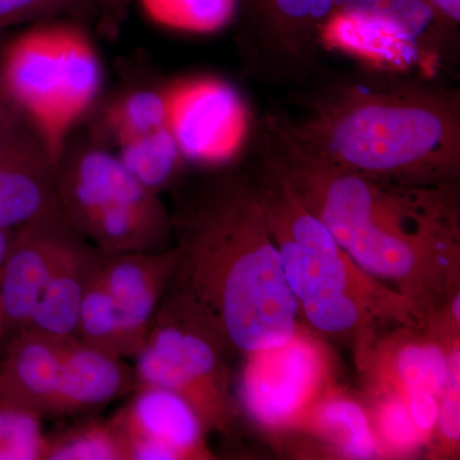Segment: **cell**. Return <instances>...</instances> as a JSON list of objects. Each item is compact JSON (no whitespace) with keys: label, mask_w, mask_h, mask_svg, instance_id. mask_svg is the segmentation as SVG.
<instances>
[{"label":"cell","mask_w":460,"mask_h":460,"mask_svg":"<svg viewBox=\"0 0 460 460\" xmlns=\"http://www.w3.org/2000/svg\"><path fill=\"white\" fill-rule=\"evenodd\" d=\"M41 416L0 401V460H44Z\"/></svg>","instance_id":"30"},{"label":"cell","mask_w":460,"mask_h":460,"mask_svg":"<svg viewBox=\"0 0 460 460\" xmlns=\"http://www.w3.org/2000/svg\"><path fill=\"white\" fill-rule=\"evenodd\" d=\"M58 211L56 165L39 144L0 175V229L16 232Z\"/></svg>","instance_id":"20"},{"label":"cell","mask_w":460,"mask_h":460,"mask_svg":"<svg viewBox=\"0 0 460 460\" xmlns=\"http://www.w3.org/2000/svg\"><path fill=\"white\" fill-rule=\"evenodd\" d=\"M168 126L164 86L135 87L109 100L93 123V138L109 148Z\"/></svg>","instance_id":"22"},{"label":"cell","mask_w":460,"mask_h":460,"mask_svg":"<svg viewBox=\"0 0 460 460\" xmlns=\"http://www.w3.org/2000/svg\"><path fill=\"white\" fill-rule=\"evenodd\" d=\"M332 11L375 21L393 30L419 54L422 66L444 65L456 54V27L426 0H332Z\"/></svg>","instance_id":"17"},{"label":"cell","mask_w":460,"mask_h":460,"mask_svg":"<svg viewBox=\"0 0 460 460\" xmlns=\"http://www.w3.org/2000/svg\"><path fill=\"white\" fill-rule=\"evenodd\" d=\"M323 47H332L362 58L376 69L407 72L422 66L419 54L393 30L367 18L332 11L323 36Z\"/></svg>","instance_id":"21"},{"label":"cell","mask_w":460,"mask_h":460,"mask_svg":"<svg viewBox=\"0 0 460 460\" xmlns=\"http://www.w3.org/2000/svg\"><path fill=\"white\" fill-rule=\"evenodd\" d=\"M244 358L241 407L268 434H292L335 385L332 350L305 323L284 343Z\"/></svg>","instance_id":"8"},{"label":"cell","mask_w":460,"mask_h":460,"mask_svg":"<svg viewBox=\"0 0 460 460\" xmlns=\"http://www.w3.org/2000/svg\"><path fill=\"white\" fill-rule=\"evenodd\" d=\"M100 266L84 292L78 317L77 339L89 347L126 358L119 320L111 296L100 279Z\"/></svg>","instance_id":"28"},{"label":"cell","mask_w":460,"mask_h":460,"mask_svg":"<svg viewBox=\"0 0 460 460\" xmlns=\"http://www.w3.org/2000/svg\"><path fill=\"white\" fill-rule=\"evenodd\" d=\"M172 202L177 263L165 293L208 323L230 354L292 338L302 320L246 163L178 183Z\"/></svg>","instance_id":"2"},{"label":"cell","mask_w":460,"mask_h":460,"mask_svg":"<svg viewBox=\"0 0 460 460\" xmlns=\"http://www.w3.org/2000/svg\"><path fill=\"white\" fill-rule=\"evenodd\" d=\"M5 332L4 317H3L2 305H0V338Z\"/></svg>","instance_id":"36"},{"label":"cell","mask_w":460,"mask_h":460,"mask_svg":"<svg viewBox=\"0 0 460 460\" xmlns=\"http://www.w3.org/2000/svg\"><path fill=\"white\" fill-rule=\"evenodd\" d=\"M140 386L135 368L122 357L96 349L80 341H69L63 356L51 414H68L99 407L132 394Z\"/></svg>","instance_id":"16"},{"label":"cell","mask_w":460,"mask_h":460,"mask_svg":"<svg viewBox=\"0 0 460 460\" xmlns=\"http://www.w3.org/2000/svg\"><path fill=\"white\" fill-rule=\"evenodd\" d=\"M290 435H304L339 458H380L366 402L338 385L317 402Z\"/></svg>","instance_id":"18"},{"label":"cell","mask_w":460,"mask_h":460,"mask_svg":"<svg viewBox=\"0 0 460 460\" xmlns=\"http://www.w3.org/2000/svg\"><path fill=\"white\" fill-rule=\"evenodd\" d=\"M366 387L440 396L447 375L444 341L431 330L396 326L381 334L361 372Z\"/></svg>","instance_id":"14"},{"label":"cell","mask_w":460,"mask_h":460,"mask_svg":"<svg viewBox=\"0 0 460 460\" xmlns=\"http://www.w3.org/2000/svg\"><path fill=\"white\" fill-rule=\"evenodd\" d=\"M80 238L62 211L14 232L0 266V305L5 332H20L27 328L51 275Z\"/></svg>","instance_id":"12"},{"label":"cell","mask_w":460,"mask_h":460,"mask_svg":"<svg viewBox=\"0 0 460 460\" xmlns=\"http://www.w3.org/2000/svg\"><path fill=\"white\" fill-rule=\"evenodd\" d=\"M111 417L129 460L210 459L206 431L192 408L169 390L138 386Z\"/></svg>","instance_id":"11"},{"label":"cell","mask_w":460,"mask_h":460,"mask_svg":"<svg viewBox=\"0 0 460 460\" xmlns=\"http://www.w3.org/2000/svg\"><path fill=\"white\" fill-rule=\"evenodd\" d=\"M447 348V375L438 396V417L429 441L432 458H458L460 444V332L441 338Z\"/></svg>","instance_id":"29"},{"label":"cell","mask_w":460,"mask_h":460,"mask_svg":"<svg viewBox=\"0 0 460 460\" xmlns=\"http://www.w3.org/2000/svg\"><path fill=\"white\" fill-rule=\"evenodd\" d=\"M228 348L208 323L165 293L135 371L140 386L169 390L192 408L206 434L237 435L241 407L232 393Z\"/></svg>","instance_id":"7"},{"label":"cell","mask_w":460,"mask_h":460,"mask_svg":"<svg viewBox=\"0 0 460 460\" xmlns=\"http://www.w3.org/2000/svg\"><path fill=\"white\" fill-rule=\"evenodd\" d=\"M72 341L31 329L17 332L0 365V401L41 417L51 414L63 356Z\"/></svg>","instance_id":"15"},{"label":"cell","mask_w":460,"mask_h":460,"mask_svg":"<svg viewBox=\"0 0 460 460\" xmlns=\"http://www.w3.org/2000/svg\"><path fill=\"white\" fill-rule=\"evenodd\" d=\"M305 84L299 117H270L308 156L372 180L460 183L458 87L376 68Z\"/></svg>","instance_id":"3"},{"label":"cell","mask_w":460,"mask_h":460,"mask_svg":"<svg viewBox=\"0 0 460 460\" xmlns=\"http://www.w3.org/2000/svg\"><path fill=\"white\" fill-rule=\"evenodd\" d=\"M250 153L295 190L363 271L399 293L420 326L460 292V183L372 180L308 156L266 114Z\"/></svg>","instance_id":"1"},{"label":"cell","mask_w":460,"mask_h":460,"mask_svg":"<svg viewBox=\"0 0 460 460\" xmlns=\"http://www.w3.org/2000/svg\"><path fill=\"white\" fill-rule=\"evenodd\" d=\"M13 235L14 232H11V230L0 229V266L7 256L9 247H11L12 241H13Z\"/></svg>","instance_id":"35"},{"label":"cell","mask_w":460,"mask_h":460,"mask_svg":"<svg viewBox=\"0 0 460 460\" xmlns=\"http://www.w3.org/2000/svg\"><path fill=\"white\" fill-rule=\"evenodd\" d=\"M253 181L288 287L308 328L349 341L356 362L367 358L381 329L422 328L407 299L363 271L279 172L259 165Z\"/></svg>","instance_id":"4"},{"label":"cell","mask_w":460,"mask_h":460,"mask_svg":"<svg viewBox=\"0 0 460 460\" xmlns=\"http://www.w3.org/2000/svg\"><path fill=\"white\" fill-rule=\"evenodd\" d=\"M44 460H129L113 420H93L48 438Z\"/></svg>","instance_id":"27"},{"label":"cell","mask_w":460,"mask_h":460,"mask_svg":"<svg viewBox=\"0 0 460 460\" xmlns=\"http://www.w3.org/2000/svg\"><path fill=\"white\" fill-rule=\"evenodd\" d=\"M56 189L66 223L102 255L172 247L171 210L160 195L93 138L68 141L57 163Z\"/></svg>","instance_id":"6"},{"label":"cell","mask_w":460,"mask_h":460,"mask_svg":"<svg viewBox=\"0 0 460 460\" xmlns=\"http://www.w3.org/2000/svg\"><path fill=\"white\" fill-rule=\"evenodd\" d=\"M0 83L57 166L75 127L98 104L99 51L80 21L33 23L0 41Z\"/></svg>","instance_id":"5"},{"label":"cell","mask_w":460,"mask_h":460,"mask_svg":"<svg viewBox=\"0 0 460 460\" xmlns=\"http://www.w3.org/2000/svg\"><path fill=\"white\" fill-rule=\"evenodd\" d=\"M23 126H29L23 119L22 115L13 104L11 98L0 83V140L7 137L11 133L22 128Z\"/></svg>","instance_id":"33"},{"label":"cell","mask_w":460,"mask_h":460,"mask_svg":"<svg viewBox=\"0 0 460 460\" xmlns=\"http://www.w3.org/2000/svg\"><path fill=\"white\" fill-rule=\"evenodd\" d=\"M438 17L447 25L458 27L460 23V0H426Z\"/></svg>","instance_id":"34"},{"label":"cell","mask_w":460,"mask_h":460,"mask_svg":"<svg viewBox=\"0 0 460 460\" xmlns=\"http://www.w3.org/2000/svg\"><path fill=\"white\" fill-rule=\"evenodd\" d=\"M366 408L380 458H404L428 447L423 436L414 426L410 411L401 394L389 389L366 387Z\"/></svg>","instance_id":"25"},{"label":"cell","mask_w":460,"mask_h":460,"mask_svg":"<svg viewBox=\"0 0 460 460\" xmlns=\"http://www.w3.org/2000/svg\"><path fill=\"white\" fill-rule=\"evenodd\" d=\"M39 144H42V141L30 126H23L0 140V175Z\"/></svg>","instance_id":"32"},{"label":"cell","mask_w":460,"mask_h":460,"mask_svg":"<svg viewBox=\"0 0 460 460\" xmlns=\"http://www.w3.org/2000/svg\"><path fill=\"white\" fill-rule=\"evenodd\" d=\"M115 150L129 174L157 195L171 187L174 189L187 168L168 126L127 142Z\"/></svg>","instance_id":"24"},{"label":"cell","mask_w":460,"mask_h":460,"mask_svg":"<svg viewBox=\"0 0 460 460\" xmlns=\"http://www.w3.org/2000/svg\"><path fill=\"white\" fill-rule=\"evenodd\" d=\"M177 263V250L105 256L100 279L113 301L126 357L141 352Z\"/></svg>","instance_id":"13"},{"label":"cell","mask_w":460,"mask_h":460,"mask_svg":"<svg viewBox=\"0 0 460 460\" xmlns=\"http://www.w3.org/2000/svg\"><path fill=\"white\" fill-rule=\"evenodd\" d=\"M124 13V0H0V41L12 27L59 18L96 22L105 31L114 32Z\"/></svg>","instance_id":"23"},{"label":"cell","mask_w":460,"mask_h":460,"mask_svg":"<svg viewBox=\"0 0 460 460\" xmlns=\"http://www.w3.org/2000/svg\"><path fill=\"white\" fill-rule=\"evenodd\" d=\"M104 257L83 237L78 239L51 275L26 329L58 339H77L84 292Z\"/></svg>","instance_id":"19"},{"label":"cell","mask_w":460,"mask_h":460,"mask_svg":"<svg viewBox=\"0 0 460 460\" xmlns=\"http://www.w3.org/2000/svg\"><path fill=\"white\" fill-rule=\"evenodd\" d=\"M332 0H246L238 36L248 75L271 84H304L319 71Z\"/></svg>","instance_id":"10"},{"label":"cell","mask_w":460,"mask_h":460,"mask_svg":"<svg viewBox=\"0 0 460 460\" xmlns=\"http://www.w3.org/2000/svg\"><path fill=\"white\" fill-rule=\"evenodd\" d=\"M168 127L187 166L213 171L242 162L256 123L234 84L193 75L164 84Z\"/></svg>","instance_id":"9"},{"label":"cell","mask_w":460,"mask_h":460,"mask_svg":"<svg viewBox=\"0 0 460 460\" xmlns=\"http://www.w3.org/2000/svg\"><path fill=\"white\" fill-rule=\"evenodd\" d=\"M399 394V393H398ZM414 426L425 438L428 447L434 436L438 417V398L426 392H408L401 394Z\"/></svg>","instance_id":"31"},{"label":"cell","mask_w":460,"mask_h":460,"mask_svg":"<svg viewBox=\"0 0 460 460\" xmlns=\"http://www.w3.org/2000/svg\"><path fill=\"white\" fill-rule=\"evenodd\" d=\"M145 16L164 29L190 33L220 31L234 20L239 0H138Z\"/></svg>","instance_id":"26"}]
</instances>
